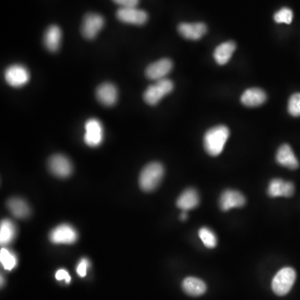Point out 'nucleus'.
Returning <instances> with one entry per match:
<instances>
[{"label": "nucleus", "mask_w": 300, "mask_h": 300, "mask_svg": "<svg viewBox=\"0 0 300 300\" xmlns=\"http://www.w3.org/2000/svg\"><path fill=\"white\" fill-rule=\"evenodd\" d=\"M230 137V130L224 125L211 128L205 133L204 145L206 152L211 156L220 155Z\"/></svg>", "instance_id": "obj_1"}, {"label": "nucleus", "mask_w": 300, "mask_h": 300, "mask_svg": "<svg viewBox=\"0 0 300 300\" xmlns=\"http://www.w3.org/2000/svg\"><path fill=\"white\" fill-rule=\"evenodd\" d=\"M164 174V166L160 163H150L143 168L139 175V186L143 191H153L159 186Z\"/></svg>", "instance_id": "obj_2"}, {"label": "nucleus", "mask_w": 300, "mask_h": 300, "mask_svg": "<svg viewBox=\"0 0 300 300\" xmlns=\"http://www.w3.org/2000/svg\"><path fill=\"white\" fill-rule=\"evenodd\" d=\"M173 83L170 80L163 79L158 80L155 84L150 85L146 89L143 93V99L148 105H157L164 96L173 91Z\"/></svg>", "instance_id": "obj_3"}, {"label": "nucleus", "mask_w": 300, "mask_h": 300, "mask_svg": "<svg viewBox=\"0 0 300 300\" xmlns=\"http://www.w3.org/2000/svg\"><path fill=\"white\" fill-rule=\"evenodd\" d=\"M296 273L294 269L286 267L279 271L272 282V289L277 295H286L291 290L295 282Z\"/></svg>", "instance_id": "obj_4"}, {"label": "nucleus", "mask_w": 300, "mask_h": 300, "mask_svg": "<svg viewBox=\"0 0 300 300\" xmlns=\"http://www.w3.org/2000/svg\"><path fill=\"white\" fill-rule=\"evenodd\" d=\"M85 134L84 140L87 145L90 147H98L104 139V130L102 123L97 118H89L85 125Z\"/></svg>", "instance_id": "obj_5"}, {"label": "nucleus", "mask_w": 300, "mask_h": 300, "mask_svg": "<svg viewBox=\"0 0 300 300\" xmlns=\"http://www.w3.org/2000/svg\"><path fill=\"white\" fill-rule=\"evenodd\" d=\"M49 239L56 244H72L77 241L78 233L71 225L64 223L51 231Z\"/></svg>", "instance_id": "obj_6"}, {"label": "nucleus", "mask_w": 300, "mask_h": 300, "mask_svg": "<svg viewBox=\"0 0 300 300\" xmlns=\"http://www.w3.org/2000/svg\"><path fill=\"white\" fill-rule=\"evenodd\" d=\"M105 25V18L100 14L89 13L84 16L81 32L87 39H93L97 36Z\"/></svg>", "instance_id": "obj_7"}, {"label": "nucleus", "mask_w": 300, "mask_h": 300, "mask_svg": "<svg viewBox=\"0 0 300 300\" xmlns=\"http://www.w3.org/2000/svg\"><path fill=\"white\" fill-rule=\"evenodd\" d=\"M30 72L26 67L21 64H14L5 70V78L6 82L14 88L22 87L30 80Z\"/></svg>", "instance_id": "obj_8"}, {"label": "nucleus", "mask_w": 300, "mask_h": 300, "mask_svg": "<svg viewBox=\"0 0 300 300\" xmlns=\"http://www.w3.org/2000/svg\"><path fill=\"white\" fill-rule=\"evenodd\" d=\"M116 16L118 20L131 24L143 25L148 21V14L136 7L120 8L118 9Z\"/></svg>", "instance_id": "obj_9"}, {"label": "nucleus", "mask_w": 300, "mask_h": 300, "mask_svg": "<svg viewBox=\"0 0 300 300\" xmlns=\"http://www.w3.org/2000/svg\"><path fill=\"white\" fill-rule=\"evenodd\" d=\"M48 168L53 174L59 178H67L73 172L70 160L63 155H55L48 160Z\"/></svg>", "instance_id": "obj_10"}, {"label": "nucleus", "mask_w": 300, "mask_h": 300, "mask_svg": "<svg viewBox=\"0 0 300 300\" xmlns=\"http://www.w3.org/2000/svg\"><path fill=\"white\" fill-rule=\"evenodd\" d=\"M173 68V62L170 59H162L153 63L146 68L145 74L148 79L160 80L165 79V76L170 73Z\"/></svg>", "instance_id": "obj_11"}, {"label": "nucleus", "mask_w": 300, "mask_h": 300, "mask_svg": "<svg viewBox=\"0 0 300 300\" xmlns=\"http://www.w3.org/2000/svg\"><path fill=\"white\" fill-rule=\"evenodd\" d=\"M178 31L184 39L198 40L207 32V26L204 23H182L178 26Z\"/></svg>", "instance_id": "obj_12"}, {"label": "nucleus", "mask_w": 300, "mask_h": 300, "mask_svg": "<svg viewBox=\"0 0 300 300\" xmlns=\"http://www.w3.org/2000/svg\"><path fill=\"white\" fill-rule=\"evenodd\" d=\"M96 97L102 105L113 106L118 99V89L111 83H104L96 89Z\"/></svg>", "instance_id": "obj_13"}, {"label": "nucleus", "mask_w": 300, "mask_h": 300, "mask_svg": "<svg viewBox=\"0 0 300 300\" xmlns=\"http://www.w3.org/2000/svg\"><path fill=\"white\" fill-rule=\"evenodd\" d=\"M245 205V198L240 192L228 189L225 190L219 199V205L223 211H228L233 208L242 207Z\"/></svg>", "instance_id": "obj_14"}, {"label": "nucleus", "mask_w": 300, "mask_h": 300, "mask_svg": "<svg viewBox=\"0 0 300 300\" xmlns=\"http://www.w3.org/2000/svg\"><path fill=\"white\" fill-rule=\"evenodd\" d=\"M294 193L293 183L284 181L280 179L271 180L268 185V193L271 197H287L289 198Z\"/></svg>", "instance_id": "obj_15"}, {"label": "nucleus", "mask_w": 300, "mask_h": 300, "mask_svg": "<svg viewBox=\"0 0 300 300\" xmlns=\"http://www.w3.org/2000/svg\"><path fill=\"white\" fill-rule=\"evenodd\" d=\"M62 31L57 25H50L43 36V43L50 52H57L61 44Z\"/></svg>", "instance_id": "obj_16"}, {"label": "nucleus", "mask_w": 300, "mask_h": 300, "mask_svg": "<svg viewBox=\"0 0 300 300\" xmlns=\"http://www.w3.org/2000/svg\"><path fill=\"white\" fill-rule=\"evenodd\" d=\"M276 160L280 165L290 169H296L299 165L298 159L289 144H283L280 146L276 155Z\"/></svg>", "instance_id": "obj_17"}, {"label": "nucleus", "mask_w": 300, "mask_h": 300, "mask_svg": "<svg viewBox=\"0 0 300 300\" xmlns=\"http://www.w3.org/2000/svg\"><path fill=\"white\" fill-rule=\"evenodd\" d=\"M267 99L266 93L259 88H252L246 90L241 96V102L248 107H257Z\"/></svg>", "instance_id": "obj_18"}, {"label": "nucleus", "mask_w": 300, "mask_h": 300, "mask_svg": "<svg viewBox=\"0 0 300 300\" xmlns=\"http://www.w3.org/2000/svg\"><path fill=\"white\" fill-rule=\"evenodd\" d=\"M235 49H236V44L233 41H227L219 44L214 52V58L217 64L219 65H224L227 64L232 57Z\"/></svg>", "instance_id": "obj_19"}, {"label": "nucleus", "mask_w": 300, "mask_h": 300, "mask_svg": "<svg viewBox=\"0 0 300 300\" xmlns=\"http://www.w3.org/2000/svg\"><path fill=\"white\" fill-rule=\"evenodd\" d=\"M199 204V197L196 190L188 189L183 192L177 200V206L183 211H188L194 209Z\"/></svg>", "instance_id": "obj_20"}, {"label": "nucleus", "mask_w": 300, "mask_h": 300, "mask_svg": "<svg viewBox=\"0 0 300 300\" xmlns=\"http://www.w3.org/2000/svg\"><path fill=\"white\" fill-rule=\"evenodd\" d=\"M184 291L190 296H200L206 292V284L198 278H186L183 281L182 284Z\"/></svg>", "instance_id": "obj_21"}, {"label": "nucleus", "mask_w": 300, "mask_h": 300, "mask_svg": "<svg viewBox=\"0 0 300 300\" xmlns=\"http://www.w3.org/2000/svg\"><path fill=\"white\" fill-rule=\"evenodd\" d=\"M7 207L10 213L17 218H27L30 214V206L21 198H10L8 201Z\"/></svg>", "instance_id": "obj_22"}, {"label": "nucleus", "mask_w": 300, "mask_h": 300, "mask_svg": "<svg viewBox=\"0 0 300 300\" xmlns=\"http://www.w3.org/2000/svg\"><path fill=\"white\" fill-rule=\"evenodd\" d=\"M16 236V226L10 219H4L0 225V243L8 245Z\"/></svg>", "instance_id": "obj_23"}, {"label": "nucleus", "mask_w": 300, "mask_h": 300, "mask_svg": "<svg viewBox=\"0 0 300 300\" xmlns=\"http://www.w3.org/2000/svg\"><path fill=\"white\" fill-rule=\"evenodd\" d=\"M0 261L5 270H12L17 265L16 256L8 248H1Z\"/></svg>", "instance_id": "obj_24"}, {"label": "nucleus", "mask_w": 300, "mask_h": 300, "mask_svg": "<svg viewBox=\"0 0 300 300\" xmlns=\"http://www.w3.org/2000/svg\"><path fill=\"white\" fill-rule=\"evenodd\" d=\"M198 235H199V238L202 240L203 243L207 248H214L217 245L216 235L211 230H209V228H201L198 231Z\"/></svg>", "instance_id": "obj_25"}, {"label": "nucleus", "mask_w": 300, "mask_h": 300, "mask_svg": "<svg viewBox=\"0 0 300 300\" xmlns=\"http://www.w3.org/2000/svg\"><path fill=\"white\" fill-rule=\"evenodd\" d=\"M293 14L291 9L284 7L275 13L273 19L278 23H286L290 24L293 21Z\"/></svg>", "instance_id": "obj_26"}, {"label": "nucleus", "mask_w": 300, "mask_h": 300, "mask_svg": "<svg viewBox=\"0 0 300 300\" xmlns=\"http://www.w3.org/2000/svg\"><path fill=\"white\" fill-rule=\"evenodd\" d=\"M288 111L293 117L300 116V93H293L289 100Z\"/></svg>", "instance_id": "obj_27"}, {"label": "nucleus", "mask_w": 300, "mask_h": 300, "mask_svg": "<svg viewBox=\"0 0 300 300\" xmlns=\"http://www.w3.org/2000/svg\"><path fill=\"white\" fill-rule=\"evenodd\" d=\"M89 261L87 259H81V261L79 263L77 267V273L80 277H85L87 274V269L89 268Z\"/></svg>", "instance_id": "obj_28"}, {"label": "nucleus", "mask_w": 300, "mask_h": 300, "mask_svg": "<svg viewBox=\"0 0 300 300\" xmlns=\"http://www.w3.org/2000/svg\"><path fill=\"white\" fill-rule=\"evenodd\" d=\"M117 5H120L121 8L136 7L139 0H113Z\"/></svg>", "instance_id": "obj_29"}, {"label": "nucleus", "mask_w": 300, "mask_h": 300, "mask_svg": "<svg viewBox=\"0 0 300 300\" xmlns=\"http://www.w3.org/2000/svg\"><path fill=\"white\" fill-rule=\"evenodd\" d=\"M55 278L59 281L64 280L66 284H69L71 281V277L65 269H59L55 273Z\"/></svg>", "instance_id": "obj_30"}, {"label": "nucleus", "mask_w": 300, "mask_h": 300, "mask_svg": "<svg viewBox=\"0 0 300 300\" xmlns=\"http://www.w3.org/2000/svg\"><path fill=\"white\" fill-rule=\"evenodd\" d=\"M180 218H181V219H182V220H185V219H186V218H187L186 212H185V211L183 212L182 214H181V215H180Z\"/></svg>", "instance_id": "obj_31"}]
</instances>
